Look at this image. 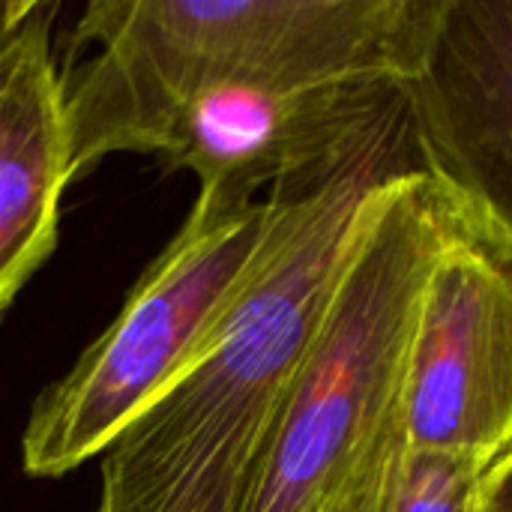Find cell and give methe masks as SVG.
I'll return each instance as SVG.
<instances>
[{"label":"cell","instance_id":"9c48e42d","mask_svg":"<svg viewBox=\"0 0 512 512\" xmlns=\"http://www.w3.org/2000/svg\"><path fill=\"white\" fill-rule=\"evenodd\" d=\"M480 471L450 459H414L399 512H471Z\"/></svg>","mask_w":512,"mask_h":512},{"label":"cell","instance_id":"ba28073f","mask_svg":"<svg viewBox=\"0 0 512 512\" xmlns=\"http://www.w3.org/2000/svg\"><path fill=\"white\" fill-rule=\"evenodd\" d=\"M54 9L33 0L0 39V312L51 258L60 198L75 180Z\"/></svg>","mask_w":512,"mask_h":512},{"label":"cell","instance_id":"7a4b0ae2","mask_svg":"<svg viewBox=\"0 0 512 512\" xmlns=\"http://www.w3.org/2000/svg\"><path fill=\"white\" fill-rule=\"evenodd\" d=\"M432 0H93L63 72L75 177L108 156H153L174 114L231 87L402 84Z\"/></svg>","mask_w":512,"mask_h":512},{"label":"cell","instance_id":"5b68a950","mask_svg":"<svg viewBox=\"0 0 512 512\" xmlns=\"http://www.w3.org/2000/svg\"><path fill=\"white\" fill-rule=\"evenodd\" d=\"M399 87L417 171L444 213L512 258V0H432Z\"/></svg>","mask_w":512,"mask_h":512},{"label":"cell","instance_id":"30bf717a","mask_svg":"<svg viewBox=\"0 0 512 512\" xmlns=\"http://www.w3.org/2000/svg\"><path fill=\"white\" fill-rule=\"evenodd\" d=\"M471 512H512V447L480 477Z\"/></svg>","mask_w":512,"mask_h":512},{"label":"cell","instance_id":"8fae6325","mask_svg":"<svg viewBox=\"0 0 512 512\" xmlns=\"http://www.w3.org/2000/svg\"><path fill=\"white\" fill-rule=\"evenodd\" d=\"M33 0H0V39L6 36V30L30 9Z\"/></svg>","mask_w":512,"mask_h":512},{"label":"cell","instance_id":"8992f818","mask_svg":"<svg viewBox=\"0 0 512 512\" xmlns=\"http://www.w3.org/2000/svg\"><path fill=\"white\" fill-rule=\"evenodd\" d=\"M408 444L480 474L512 447V258L453 222L417 327Z\"/></svg>","mask_w":512,"mask_h":512},{"label":"cell","instance_id":"3957f363","mask_svg":"<svg viewBox=\"0 0 512 512\" xmlns=\"http://www.w3.org/2000/svg\"><path fill=\"white\" fill-rule=\"evenodd\" d=\"M447 231L420 171L372 192L246 512H399L417 327Z\"/></svg>","mask_w":512,"mask_h":512},{"label":"cell","instance_id":"277c9868","mask_svg":"<svg viewBox=\"0 0 512 512\" xmlns=\"http://www.w3.org/2000/svg\"><path fill=\"white\" fill-rule=\"evenodd\" d=\"M276 201L198 192L168 246L132 285L117 318L48 384L21 432V468L57 480L99 459L207 348L246 288Z\"/></svg>","mask_w":512,"mask_h":512},{"label":"cell","instance_id":"6da1fadb","mask_svg":"<svg viewBox=\"0 0 512 512\" xmlns=\"http://www.w3.org/2000/svg\"><path fill=\"white\" fill-rule=\"evenodd\" d=\"M417 171L405 96L330 165L270 192L261 258L195 363L99 456L96 512H246L375 189Z\"/></svg>","mask_w":512,"mask_h":512},{"label":"cell","instance_id":"52a82bcc","mask_svg":"<svg viewBox=\"0 0 512 512\" xmlns=\"http://www.w3.org/2000/svg\"><path fill=\"white\" fill-rule=\"evenodd\" d=\"M399 90V84L216 87L174 114L153 156L192 171L198 192L255 201L264 186L273 192L300 183L342 156Z\"/></svg>","mask_w":512,"mask_h":512}]
</instances>
